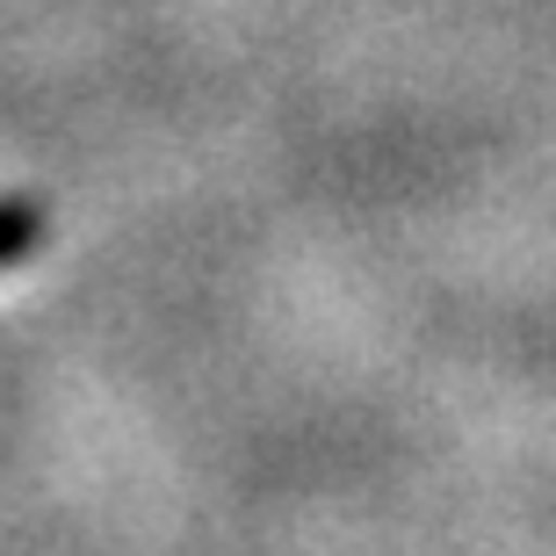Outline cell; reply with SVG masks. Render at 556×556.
Segmentation results:
<instances>
[{"label": "cell", "instance_id": "1", "mask_svg": "<svg viewBox=\"0 0 556 556\" xmlns=\"http://www.w3.org/2000/svg\"><path fill=\"white\" fill-rule=\"evenodd\" d=\"M43 239H51L43 203H29V195H0V268H22L29 253H43Z\"/></svg>", "mask_w": 556, "mask_h": 556}]
</instances>
